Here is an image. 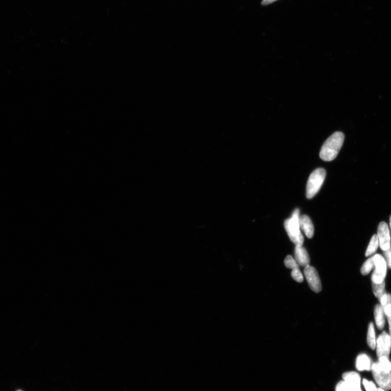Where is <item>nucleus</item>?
Returning a JSON list of instances; mask_svg holds the SVG:
<instances>
[{
  "label": "nucleus",
  "instance_id": "f257e3e1",
  "mask_svg": "<svg viewBox=\"0 0 391 391\" xmlns=\"http://www.w3.org/2000/svg\"><path fill=\"white\" fill-rule=\"evenodd\" d=\"M345 135L341 132H336L331 135L321 147L319 156L324 161H333L339 153L343 142Z\"/></svg>",
  "mask_w": 391,
  "mask_h": 391
},
{
  "label": "nucleus",
  "instance_id": "f03ea898",
  "mask_svg": "<svg viewBox=\"0 0 391 391\" xmlns=\"http://www.w3.org/2000/svg\"><path fill=\"white\" fill-rule=\"evenodd\" d=\"M299 210L296 209L292 216L284 222V227L290 240L296 246H303L304 236L300 232L299 226Z\"/></svg>",
  "mask_w": 391,
  "mask_h": 391
},
{
  "label": "nucleus",
  "instance_id": "7ed1b4c3",
  "mask_svg": "<svg viewBox=\"0 0 391 391\" xmlns=\"http://www.w3.org/2000/svg\"><path fill=\"white\" fill-rule=\"evenodd\" d=\"M325 176L326 171L324 169L318 168L313 171L306 186V196L308 199H311L318 193L323 185Z\"/></svg>",
  "mask_w": 391,
  "mask_h": 391
},
{
  "label": "nucleus",
  "instance_id": "20e7f679",
  "mask_svg": "<svg viewBox=\"0 0 391 391\" xmlns=\"http://www.w3.org/2000/svg\"><path fill=\"white\" fill-rule=\"evenodd\" d=\"M373 377L380 388L384 390H391V372L382 368L378 362L372 366Z\"/></svg>",
  "mask_w": 391,
  "mask_h": 391
},
{
  "label": "nucleus",
  "instance_id": "39448f33",
  "mask_svg": "<svg viewBox=\"0 0 391 391\" xmlns=\"http://www.w3.org/2000/svg\"><path fill=\"white\" fill-rule=\"evenodd\" d=\"M375 271L372 276V284H380L385 283L387 276V264L385 258L380 254L374 256Z\"/></svg>",
  "mask_w": 391,
  "mask_h": 391
},
{
  "label": "nucleus",
  "instance_id": "423d86ee",
  "mask_svg": "<svg viewBox=\"0 0 391 391\" xmlns=\"http://www.w3.org/2000/svg\"><path fill=\"white\" fill-rule=\"evenodd\" d=\"M304 275L308 284L313 292L319 293L322 290L321 280L316 270L308 265L304 268Z\"/></svg>",
  "mask_w": 391,
  "mask_h": 391
},
{
  "label": "nucleus",
  "instance_id": "0eeeda50",
  "mask_svg": "<svg viewBox=\"0 0 391 391\" xmlns=\"http://www.w3.org/2000/svg\"><path fill=\"white\" fill-rule=\"evenodd\" d=\"M391 348V336L386 332H384L379 336L377 340V354L378 358L385 357L389 358Z\"/></svg>",
  "mask_w": 391,
  "mask_h": 391
},
{
  "label": "nucleus",
  "instance_id": "6e6552de",
  "mask_svg": "<svg viewBox=\"0 0 391 391\" xmlns=\"http://www.w3.org/2000/svg\"><path fill=\"white\" fill-rule=\"evenodd\" d=\"M378 238L379 246L384 251H387L391 248V235L388 224L381 222L378 228Z\"/></svg>",
  "mask_w": 391,
  "mask_h": 391
},
{
  "label": "nucleus",
  "instance_id": "1a4fd4ad",
  "mask_svg": "<svg viewBox=\"0 0 391 391\" xmlns=\"http://www.w3.org/2000/svg\"><path fill=\"white\" fill-rule=\"evenodd\" d=\"M343 381H345L353 391H362L361 388V377L355 372L343 373Z\"/></svg>",
  "mask_w": 391,
  "mask_h": 391
},
{
  "label": "nucleus",
  "instance_id": "9d476101",
  "mask_svg": "<svg viewBox=\"0 0 391 391\" xmlns=\"http://www.w3.org/2000/svg\"><path fill=\"white\" fill-rule=\"evenodd\" d=\"M294 259L299 266L306 267L309 265L310 258L306 249L303 246H296L294 250Z\"/></svg>",
  "mask_w": 391,
  "mask_h": 391
},
{
  "label": "nucleus",
  "instance_id": "9b49d317",
  "mask_svg": "<svg viewBox=\"0 0 391 391\" xmlns=\"http://www.w3.org/2000/svg\"><path fill=\"white\" fill-rule=\"evenodd\" d=\"M300 228L304 233L307 238L311 239L314 234V227L309 216L303 215L299 217Z\"/></svg>",
  "mask_w": 391,
  "mask_h": 391
},
{
  "label": "nucleus",
  "instance_id": "f8f14e48",
  "mask_svg": "<svg viewBox=\"0 0 391 391\" xmlns=\"http://www.w3.org/2000/svg\"><path fill=\"white\" fill-rule=\"evenodd\" d=\"M372 366L371 360L366 354H361L359 355L356 361V367L358 371H371Z\"/></svg>",
  "mask_w": 391,
  "mask_h": 391
},
{
  "label": "nucleus",
  "instance_id": "ddd939ff",
  "mask_svg": "<svg viewBox=\"0 0 391 391\" xmlns=\"http://www.w3.org/2000/svg\"><path fill=\"white\" fill-rule=\"evenodd\" d=\"M384 308L381 304H377L375 308V317L377 327L382 330L385 326V316Z\"/></svg>",
  "mask_w": 391,
  "mask_h": 391
},
{
  "label": "nucleus",
  "instance_id": "4468645a",
  "mask_svg": "<svg viewBox=\"0 0 391 391\" xmlns=\"http://www.w3.org/2000/svg\"><path fill=\"white\" fill-rule=\"evenodd\" d=\"M367 341L369 346L372 350H375L376 348L377 341L376 339L375 329L374 325H373V323H371L369 325Z\"/></svg>",
  "mask_w": 391,
  "mask_h": 391
},
{
  "label": "nucleus",
  "instance_id": "2eb2a0df",
  "mask_svg": "<svg viewBox=\"0 0 391 391\" xmlns=\"http://www.w3.org/2000/svg\"><path fill=\"white\" fill-rule=\"evenodd\" d=\"M379 246V242L378 236L377 234L373 235L370 241L369 246L367 247L366 252V256L370 257L371 256V255L374 254L377 250Z\"/></svg>",
  "mask_w": 391,
  "mask_h": 391
},
{
  "label": "nucleus",
  "instance_id": "dca6fc26",
  "mask_svg": "<svg viewBox=\"0 0 391 391\" xmlns=\"http://www.w3.org/2000/svg\"><path fill=\"white\" fill-rule=\"evenodd\" d=\"M373 292L379 301L381 299L387 294L385 291V282L380 284H372Z\"/></svg>",
  "mask_w": 391,
  "mask_h": 391
},
{
  "label": "nucleus",
  "instance_id": "f3484780",
  "mask_svg": "<svg viewBox=\"0 0 391 391\" xmlns=\"http://www.w3.org/2000/svg\"><path fill=\"white\" fill-rule=\"evenodd\" d=\"M375 267L374 256H373L367 260L363 264L362 268L361 269V274L364 276L367 275Z\"/></svg>",
  "mask_w": 391,
  "mask_h": 391
},
{
  "label": "nucleus",
  "instance_id": "a211bd4d",
  "mask_svg": "<svg viewBox=\"0 0 391 391\" xmlns=\"http://www.w3.org/2000/svg\"><path fill=\"white\" fill-rule=\"evenodd\" d=\"M385 315L388 317L390 336L391 337V295L388 294V300L387 303L383 306Z\"/></svg>",
  "mask_w": 391,
  "mask_h": 391
},
{
  "label": "nucleus",
  "instance_id": "6ab92c4d",
  "mask_svg": "<svg viewBox=\"0 0 391 391\" xmlns=\"http://www.w3.org/2000/svg\"><path fill=\"white\" fill-rule=\"evenodd\" d=\"M284 264H285L286 267L290 269L293 270L299 268V266L297 263L296 262L294 258L292 256H288L286 257L285 261H284Z\"/></svg>",
  "mask_w": 391,
  "mask_h": 391
},
{
  "label": "nucleus",
  "instance_id": "aec40b11",
  "mask_svg": "<svg viewBox=\"0 0 391 391\" xmlns=\"http://www.w3.org/2000/svg\"><path fill=\"white\" fill-rule=\"evenodd\" d=\"M378 363L383 369L391 372V363L388 358L385 357L379 358Z\"/></svg>",
  "mask_w": 391,
  "mask_h": 391
},
{
  "label": "nucleus",
  "instance_id": "412c9836",
  "mask_svg": "<svg viewBox=\"0 0 391 391\" xmlns=\"http://www.w3.org/2000/svg\"><path fill=\"white\" fill-rule=\"evenodd\" d=\"M292 276L293 278V279L298 283H301L303 281V276L302 275L301 272H300L299 268H296L293 270L292 272Z\"/></svg>",
  "mask_w": 391,
  "mask_h": 391
},
{
  "label": "nucleus",
  "instance_id": "4be33fe9",
  "mask_svg": "<svg viewBox=\"0 0 391 391\" xmlns=\"http://www.w3.org/2000/svg\"><path fill=\"white\" fill-rule=\"evenodd\" d=\"M335 391H353V390L345 381H342L337 383Z\"/></svg>",
  "mask_w": 391,
  "mask_h": 391
},
{
  "label": "nucleus",
  "instance_id": "5701e85b",
  "mask_svg": "<svg viewBox=\"0 0 391 391\" xmlns=\"http://www.w3.org/2000/svg\"><path fill=\"white\" fill-rule=\"evenodd\" d=\"M363 384L366 391H378L376 385L372 382H370L364 379H363Z\"/></svg>",
  "mask_w": 391,
  "mask_h": 391
},
{
  "label": "nucleus",
  "instance_id": "b1692460",
  "mask_svg": "<svg viewBox=\"0 0 391 391\" xmlns=\"http://www.w3.org/2000/svg\"><path fill=\"white\" fill-rule=\"evenodd\" d=\"M385 261L390 269H391V247L388 250L384 251Z\"/></svg>",
  "mask_w": 391,
  "mask_h": 391
},
{
  "label": "nucleus",
  "instance_id": "393cba45",
  "mask_svg": "<svg viewBox=\"0 0 391 391\" xmlns=\"http://www.w3.org/2000/svg\"><path fill=\"white\" fill-rule=\"evenodd\" d=\"M276 1L277 0H263L262 4L263 5H268Z\"/></svg>",
  "mask_w": 391,
  "mask_h": 391
},
{
  "label": "nucleus",
  "instance_id": "a878e982",
  "mask_svg": "<svg viewBox=\"0 0 391 391\" xmlns=\"http://www.w3.org/2000/svg\"><path fill=\"white\" fill-rule=\"evenodd\" d=\"M378 391H386V390H384L381 388L378 389Z\"/></svg>",
  "mask_w": 391,
  "mask_h": 391
},
{
  "label": "nucleus",
  "instance_id": "bb28decb",
  "mask_svg": "<svg viewBox=\"0 0 391 391\" xmlns=\"http://www.w3.org/2000/svg\"><path fill=\"white\" fill-rule=\"evenodd\" d=\"M390 228H391V215L390 218Z\"/></svg>",
  "mask_w": 391,
  "mask_h": 391
},
{
  "label": "nucleus",
  "instance_id": "cd10ccee",
  "mask_svg": "<svg viewBox=\"0 0 391 391\" xmlns=\"http://www.w3.org/2000/svg\"></svg>",
  "mask_w": 391,
  "mask_h": 391
},
{
  "label": "nucleus",
  "instance_id": "c85d7f7f",
  "mask_svg": "<svg viewBox=\"0 0 391 391\" xmlns=\"http://www.w3.org/2000/svg\"></svg>",
  "mask_w": 391,
  "mask_h": 391
}]
</instances>
